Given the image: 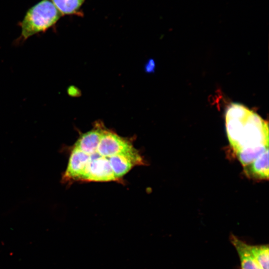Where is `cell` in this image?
<instances>
[{
	"label": "cell",
	"instance_id": "cell-5",
	"mask_svg": "<svg viewBox=\"0 0 269 269\" xmlns=\"http://www.w3.org/2000/svg\"><path fill=\"white\" fill-rule=\"evenodd\" d=\"M89 161V155L74 146L71 152L67 169L63 175L62 181L70 182L81 180Z\"/></svg>",
	"mask_w": 269,
	"mask_h": 269
},
{
	"label": "cell",
	"instance_id": "cell-3",
	"mask_svg": "<svg viewBox=\"0 0 269 269\" xmlns=\"http://www.w3.org/2000/svg\"><path fill=\"white\" fill-rule=\"evenodd\" d=\"M94 181H110L117 180L115 177L108 157L101 155L97 151L89 155L81 180Z\"/></svg>",
	"mask_w": 269,
	"mask_h": 269
},
{
	"label": "cell",
	"instance_id": "cell-8",
	"mask_svg": "<svg viewBox=\"0 0 269 269\" xmlns=\"http://www.w3.org/2000/svg\"><path fill=\"white\" fill-rule=\"evenodd\" d=\"M104 129L97 125L92 130L83 134L75 144V147L87 154H91L97 150Z\"/></svg>",
	"mask_w": 269,
	"mask_h": 269
},
{
	"label": "cell",
	"instance_id": "cell-10",
	"mask_svg": "<svg viewBox=\"0 0 269 269\" xmlns=\"http://www.w3.org/2000/svg\"><path fill=\"white\" fill-rule=\"evenodd\" d=\"M62 15L78 14L85 0H51Z\"/></svg>",
	"mask_w": 269,
	"mask_h": 269
},
{
	"label": "cell",
	"instance_id": "cell-2",
	"mask_svg": "<svg viewBox=\"0 0 269 269\" xmlns=\"http://www.w3.org/2000/svg\"><path fill=\"white\" fill-rule=\"evenodd\" d=\"M62 15L51 0H42L30 8L21 23V35L24 39L44 31L59 19Z\"/></svg>",
	"mask_w": 269,
	"mask_h": 269
},
{
	"label": "cell",
	"instance_id": "cell-9",
	"mask_svg": "<svg viewBox=\"0 0 269 269\" xmlns=\"http://www.w3.org/2000/svg\"><path fill=\"white\" fill-rule=\"evenodd\" d=\"M230 240L239 255L241 269H263L251 254L247 243L234 235Z\"/></svg>",
	"mask_w": 269,
	"mask_h": 269
},
{
	"label": "cell",
	"instance_id": "cell-6",
	"mask_svg": "<svg viewBox=\"0 0 269 269\" xmlns=\"http://www.w3.org/2000/svg\"><path fill=\"white\" fill-rule=\"evenodd\" d=\"M108 158L117 179L127 173L134 165L142 163V159L135 149L126 153Z\"/></svg>",
	"mask_w": 269,
	"mask_h": 269
},
{
	"label": "cell",
	"instance_id": "cell-1",
	"mask_svg": "<svg viewBox=\"0 0 269 269\" xmlns=\"http://www.w3.org/2000/svg\"><path fill=\"white\" fill-rule=\"evenodd\" d=\"M227 137L236 154L249 148L269 147L268 122L239 103H232L225 114Z\"/></svg>",
	"mask_w": 269,
	"mask_h": 269
},
{
	"label": "cell",
	"instance_id": "cell-7",
	"mask_svg": "<svg viewBox=\"0 0 269 269\" xmlns=\"http://www.w3.org/2000/svg\"><path fill=\"white\" fill-rule=\"evenodd\" d=\"M246 176L257 180L269 179V149L263 152L255 161L244 166Z\"/></svg>",
	"mask_w": 269,
	"mask_h": 269
},
{
	"label": "cell",
	"instance_id": "cell-11",
	"mask_svg": "<svg viewBox=\"0 0 269 269\" xmlns=\"http://www.w3.org/2000/svg\"><path fill=\"white\" fill-rule=\"evenodd\" d=\"M248 249L259 265L263 269H269V245H250L248 244Z\"/></svg>",
	"mask_w": 269,
	"mask_h": 269
},
{
	"label": "cell",
	"instance_id": "cell-4",
	"mask_svg": "<svg viewBox=\"0 0 269 269\" xmlns=\"http://www.w3.org/2000/svg\"><path fill=\"white\" fill-rule=\"evenodd\" d=\"M134 149L130 141L104 129L96 151L101 155L109 157L126 153Z\"/></svg>",
	"mask_w": 269,
	"mask_h": 269
}]
</instances>
